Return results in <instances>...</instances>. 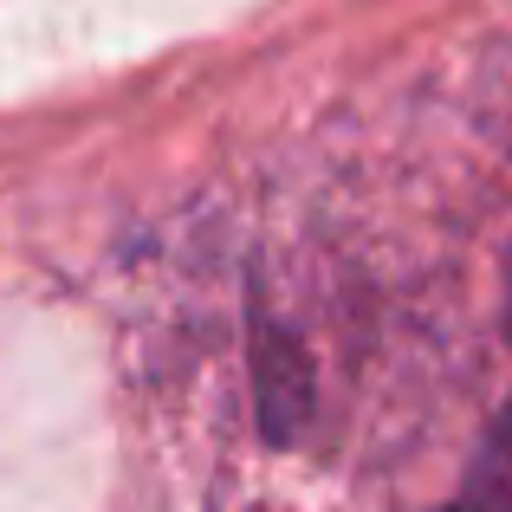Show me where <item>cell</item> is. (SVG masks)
<instances>
[{"label": "cell", "mask_w": 512, "mask_h": 512, "mask_svg": "<svg viewBox=\"0 0 512 512\" xmlns=\"http://www.w3.org/2000/svg\"><path fill=\"white\" fill-rule=\"evenodd\" d=\"M448 512H512V402L493 415L487 441H480V454H474V467H467Z\"/></svg>", "instance_id": "cell-1"}, {"label": "cell", "mask_w": 512, "mask_h": 512, "mask_svg": "<svg viewBox=\"0 0 512 512\" xmlns=\"http://www.w3.org/2000/svg\"><path fill=\"white\" fill-rule=\"evenodd\" d=\"M506 318H512V305H506Z\"/></svg>", "instance_id": "cell-2"}]
</instances>
